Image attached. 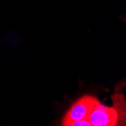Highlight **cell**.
Listing matches in <instances>:
<instances>
[{"label":"cell","mask_w":126,"mask_h":126,"mask_svg":"<svg viewBox=\"0 0 126 126\" xmlns=\"http://www.w3.org/2000/svg\"><path fill=\"white\" fill-rule=\"evenodd\" d=\"M98 102L100 101L96 97L91 95H84L79 98L66 112L61 125L70 126L76 121L88 119L91 111Z\"/></svg>","instance_id":"obj_1"},{"label":"cell","mask_w":126,"mask_h":126,"mask_svg":"<svg viewBox=\"0 0 126 126\" xmlns=\"http://www.w3.org/2000/svg\"><path fill=\"white\" fill-rule=\"evenodd\" d=\"M121 116L115 107H107L98 102L91 111L88 120L91 126H115L119 124Z\"/></svg>","instance_id":"obj_2"},{"label":"cell","mask_w":126,"mask_h":126,"mask_svg":"<svg viewBox=\"0 0 126 126\" xmlns=\"http://www.w3.org/2000/svg\"><path fill=\"white\" fill-rule=\"evenodd\" d=\"M70 126H91V125L88 119H82L73 122Z\"/></svg>","instance_id":"obj_3"}]
</instances>
